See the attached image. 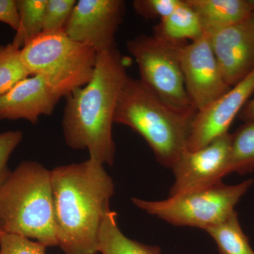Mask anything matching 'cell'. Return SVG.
Wrapping results in <instances>:
<instances>
[{"instance_id":"cb8c5ba5","label":"cell","mask_w":254,"mask_h":254,"mask_svg":"<svg viewBox=\"0 0 254 254\" xmlns=\"http://www.w3.org/2000/svg\"><path fill=\"white\" fill-rule=\"evenodd\" d=\"M22 139L23 133L20 131L0 133V190L11 173L8 168L10 156Z\"/></svg>"},{"instance_id":"7402d4cb","label":"cell","mask_w":254,"mask_h":254,"mask_svg":"<svg viewBox=\"0 0 254 254\" xmlns=\"http://www.w3.org/2000/svg\"><path fill=\"white\" fill-rule=\"evenodd\" d=\"M46 248L36 241L0 231V254H46Z\"/></svg>"},{"instance_id":"30bf717a","label":"cell","mask_w":254,"mask_h":254,"mask_svg":"<svg viewBox=\"0 0 254 254\" xmlns=\"http://www.w3.org/2000/svg\"><path fill=\"white\" fill-rule=\"evenodd\" d=\"M231 138L228 132L200 149L185 150L171 168L170 195L211 186L230 174Z\"/></svg>"},{"instance_id":"7c38bea8","label":"cell","mask_w":254,"mask_h":254,"mask_svg":"<svg viewBox=\"0 0 254 254\" xmlns=\"http://www.w3.org/2000/svg\"><path fill=\"white\" fill-rule=\"evenodd\" d=\"M208 34L225 81L235 86L254 70V15Z\"/></svg>"},{"instance_id":"44dd1931","label":"cell","mask_w":254,"mask_h":254,"mask_svg":"<svg viewBox=\"0 0 254 254\" xmlns=\"http://www.w3.org/2000/svg\"><path fill=\"white\" fill-rule=\"evenodd\" d=\"M76 2V0H48L43 33H54L64 30Z\"/></svg>"},{"instance_id":"7a4b0ae2","label":"cell","mask_w":254,"mask_h":254,"mask_svg":"<svg viewBox=\"0 0 254 254\" xmlns=\"http://www.w3.org/2000/svg\"><path fill=\"white\" fill-rule=\"evenodd\" d=\"M128 78L125 60L117 48L98 54L91 79L66 97L63 129L68 147L87 150L90 158L113 165L114 118Z\"/></svg>"},{"instance_id":"484cf974","label":"cell","mask_w":254,"mask_h":254,"mask_svg":"<svg viewBox=\"0 0 254 254\" xmlns=\"http://www.w3.org/2000/svg\"><path fill=\"white\" fill-rule=\"evenodd\" d=\"M239 117L245 123L254 121V97L247 102V104L240 112Z\"/></svg>"},{"instance_id":"8992f818","label":"cell","mask_w":254,"mask_h":254,"mask_svg":"<svg viewBox=\"0 0 254 254\" xmlns=\"http://www.w3.org/2000/svg\"><path fill=\"white\" fill-rule=\"evenodd\" d=\"M254 180L236 185L219 182L211 186L170 195L163 200L132 198V203L145 213L175 226L198 227L205 230L226 220L250 190Z\"/></svg>"},{"instance_id":"8fae6325","label":"cell","mask_w":254,"mask_h":254,"mask_svg":"<svg viewBox=\"0 0 254 254\" xmlns=\"http://www.w3.org/2000/svg\"><path fill=\"white\" fill-rule=\"evenodd\" d=\"M254 93V70L226 93L197 112L192 121L187 150H195L228 133L230 125Z\"/></svg>"},{"instance_id":"6da1fadb","label":"cell","mask_w":254,"mask_h":254,"mask_svg":"<svg viewBox=\"0 0 254 254\" xmlns=\"http://www.w3.org/2000/svg\"><path fill=\"white\" fill-rule=\"evenodd\" d=\"M55 229L66 254H97L102 223L115 193L104 165L89 158L51 170Z\"/></svg>"},{"instance_id":"4fadbf2b","label":"cell","mask_w":254,"mask_h":254,"mask_svg":"<svg viewBox=\"0 0 254 254\" xmlns=\"http://www.w3.org/2000/svg\"><path fill=\"white\" fill-rule=\"evenodd\" d=\"M60 98L44 78L32 75L0 95V120H25L35 125L43 115L53 114Z\"/></svg>"},{"instance_id":"603a6c76","label":"cell","mask_w":254,"mask_h":254,"mask_svg":"<svg viewBox=\"0 0 254 254\" xmlns=\"http://www.w3.org/2000/svg\"><path fill=\"white\" fill-rule=\"evenodd\" d=\"M182 0H135L133 7L145 20L163 19L181 4Z\"/></svg>"},{"instance_id":"5bb4252c","label":"cell","mask_w":254,"mask_h":254,"mask_svg":"<svg viewBox=\"0 0 254 254\" xmlns=\"http://www.w3.org/2000/svg\"><path fill=\"white\" fill-rule=\"evenodd\" d=\"M199 16L205 33L240 23L254 13V0H187Z\"/></svg>"},{"instance_id":"5b68a950","label":"cell","mask_w":254,"mask_h":254,"mask_svg":"<svg viewBox=\"0 0 254 254\" xmlns=\"http://www.w3.org/2000/svg\"><path fill=\"white\" fill-rule=\"evenodd\" d=\"M21 55L31 75L44 78L61 98L90 81L98 56L93 48L73 41L64 30L42 33L23 47Z\"/></svg>"},{"instance_id":"d6986e66","label":"cell","mask_w":254,"mask_h":254,"mask_svg":"<svg viewBox=\"0 0 254 254\" xmlns=\"http://www.w3.org/2000/svg\"><path fill=\"white\" fill-rule=\"evenodd\" d=\"M254 171V121H251L232 134L230 173L245 175Z\"/></svg>"},{"instance_id":"e0dca14e","label":"cell","mask_w":254,"mask_h":254,"mask_svg":"<svg viewBox=\"0 0 254 254\" xmlns=\"http://www.w3.org/2000/svg\"><path fill=\"white\" fill-rule=\"evenodd\" d=\"M205 231L215 241L219 254H254L235 210L226 220Z\"/></svg>"},{"instance_id":"3957f363","label":"cell","mask_w":254,"mask_h":254,"mask_svg":"<svg viewBox=\"0 0 254 254\" xmlns=\"http://www.w3.org/2000/svg\"><path fill=\"white\" fill-rule=\"evenodd\" d=\"M0 231L58 247L51 171L41 164L22 162L1 187Z\"/></svg>"},{"instance_id":"9c48e42d","label":"cell","mask_w":254,"mask_h":254,"mask_svg":"<svg viewBox=\"0 0 254 254\" xmlns=\"http://www.w3.org/2000/svg\"><path fill=\"white\" fill-rule=\"evenodd\" d=\"M180 61L187 94L196 112L232 88L223 77L208 33L182 46Z\"/></svg>"},{"instance_id":"ffe728a7","label":"cell","mask_w":254,"mask_h":254,"mask_svg":"<svg viewBox=\"0 0 254 254\" xmlns=\"http://www.w3.org/2000/svg\"><path fill=\"white\" fill-rule=\"evenodd\" d=\"M32 76L21 59V49L12 43L0 46V95Z\"/></svg>"},{"instance_id":"52a82bcc","label":"cell","mask_w":254,"mask_h":254,"mask_svg":"<svg viewBox=\"0 0 254 254\" xmlns=\"http://www.w3.org/2000/svg\"><path fill=\"white\" fill-rule=\"evenodd\" d=\"M154 36H140L127 43L138 65L140 81L162 102L179 114L195 116L185 87L180 50L182 46Z\"/></svg>"},{"instance_id":"2e32d148","label":"cell","mask_w":254,"mask_h":254,"mask_svg":"<svg viewBox=\"0 0 254 254\" xmlns=\"http://www.w3.org/2000/svg\"><path fill=\"white\" fill-rule=\"evenodd\" d=\"M117 213L108 211L102 223L98 240V253L102 254H161L158 246H150L132 240L119 228Z\"/></svg>"},{"instance_id":"ac0fdd59","label":"cell","mask_w":254,"mask_h":254,"mask_svg":"<svg viewBox=\"0 0 254 254\" xmlns=\"http://www.w3.org/2000/svg\"><path fill=\"white\" fill-rule=\"evenodd\" d=\"M48 0H16L19 25L12 44L19 49L43 33Z\"/></svg>"},{"instance_id":"ba28073f","label":"cell","mask_w":254,"mask_h":254,"mask_svg":"<svg viewBox=\"0 0 254 254\" xmlns=\"http://www.w3.org/2000/svg\"><path fill=\"white\" fill-rule=\"evenodd\" d=\"M123 0H79L65 26L73 41L87 45L97 54L115 46V36L125 15Z\"/></svg>"},{"instance_id":"9a60e30c","label":"cell","mask_w":254,"mask_h":254,"mask_svg":"<svg viewBox=\"0 0 254 254\" xmlns=\"http://www.w3.org/2000/svg\"><path fill=\"white\" fill-rule=\"evenodd\" d=\"M153 36L175 45H186L187 41H196L204 34L198 15L187 0L173 12L160 20L153 28Z\"/></svg>"},{"instance_id":"d4e9b609","label":"cell","mask_w":254,"mask_h":254,"mask_svg":"<svg viewBox=\"0 0 254 254\" xmlns=\"http://www.w3.org/2000/svg\"><path fill=\"white\" fill-rule=\"evenodd\" d=\"M0 22L6 23L17 31L19 18L16 0H0Z\"/></svg>"},{"instance_id":"277c9868","label":"cell","mask_w":254,"mask_h":254,"mask_svg":"<svg viewBox=\"0 0 254 254\" xmlns=\"http://www.w3.org/2000/svg\"><path fill=\"white\" fill-rule=\"evenodd\" d=\"M193 118L173 111L139 79L128 76L119 98L114 123L130 127L143 137L158 163L171 169L187 150Z\"/></svg>"},{"instance_id":"4316f807","label":"cell","mask_w":254,"mask_h":254,"mask_svg":"<svg viewBox=\"0 0 254 254\" xmlns=\"http://www.w3.org/2000/svg\"><path fill=\"white\" fill-rule=\"evenodd\" d=\"M253 14L254 15V14Z\"/></svg>"}]
</instances>
